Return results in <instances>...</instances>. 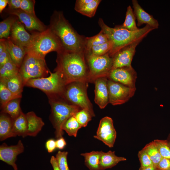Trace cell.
<instances>
[{"label":"cell","mask_w":170,"mask_h":170,"mask_svg":"<svg viewBox=\"0 0 170 170\" xmlns=\"http://www.w3.org/2000/svg\"><path fill=\"white\" fill-rule=\"evenodd\" d=\"M166 140L167 145L170 149V133L169 134Z\"/></svg>","instance_id":"681fc988"},{"label":"cell","mask_w":170,"mask_h":170,"mask_svg":"<svg viewBox=\"0 0 170 170\" xmlns=\"http://www.w3.org/2000/svg\"><path fill=\"white\" fill-rule=\"evenodd\" d=\"M10 34L11 40L18 46L26 48L31 43L32 34H30L26 31L21 22L18 19L12 25Z\"/></svg>","instance_id":"2e32d148"},{"label":"cell","mask_w":170,"mask_h":170,"mask_svg":"<svg viewBox=\"0 0 170 170\" xmlns=\"http://www.w3.org/2000/svg\"><path fill=\"white\" fill-rule=\"evenodd\" d=\"M46 147L48 152H52L56 148V141L52 139L48 140L46 142Z\"/></svg>","instance_id":"ee69618b"},{"label":"cell","mask_w":170,"mask_h":170,"mask_svg":"<svg viewBox=\"0 0 170 170\" xmlns=\"http://www.w3.org/2000/svg\"><path fill=\"white\" fill-rule=\"evenodd\" d=\"M21 98L13 99L1 107L2 112L8 115L13 120L16 118L22 111L20 106Z\"/></svg>","instance_id":"484cf974"},{"label":"cell","mask_w":170,"mask_h":170,"mask_svg":"<svg viewBox=\"0 0 170 170\" xmlns=\"http://www.w3.org/2000/svg\"><path fill=\"white\" fill-rule=\"evenodd\" d=\"M8 11L10 14L16 16L28 30L41 32L48 28L36 15L28 13L20 8L9 9Z\"/></svg>","instance_id":"4fadbf2b"},{"label":"cell","mask_w":170,"mask_h":170,"mask_svg":"<svg viewBox=\"0 0 170 170\" xmlns=\"http://www.w3.org/2000/svg\"><path fill=\"white\" fill-rule=\"evenodd\" d=\"M7 4H8V0H0V12L1 13Z\"/></svg>","instance_id":"7dc6e473"},{"label":"cell","mask_w":170,"mask_h":170,"mask_svg":"<svg viewBox=\"0 0 170 170\" xmlns=\"http://www.w3.org/2000/svg\"><path fill=\"white\" fill-rule=\"evenodd\" d=\"M156 167L157 170H170V159L162 157Z\"/></svg>","instance_id":"b9f144b4"},{"label":"cell","mask_w":170,"mask_h":170,"mask_svg":"<svg viewBox=\"0 0 170 170\" xmlns=\"http://www.w3.org/2000/svg\"><path fill=\"white\" fill-rule=\"evenodd\" d=\"M101 0H93L89 3L80 7L75 8V9L82 14L89 17L94 16L98 7Z\"/></svg>","instance_id":"1f68e13d"},{"label":"cell","mask_w":170,"mask_h":170,"mask_svg":"<svg viewBox=\"0 0 170 170\" xmlns=\"http://www.w3.org/2000/svg\"><path fill=\"white\" fill-rule=\"evenodd\" d=\"M136 18L131 7L129 6L127 8L125 21L121 26L124 28L131 31L138 30V28L135 21Z\"/></svg>","instance_id":"d6a6232c"},{"label":"cell","mask_w":170,"mask_h":170,"mask_svg":"<svg viewBox=\"0 0 170 170\" xmlns=\"http://www.w3.org/2000/svg\"><path fill=\"white\" fill-rule=\"evenodd\" d=\"M68 154L67 151H59L56 155L55 157L61 170H70L67 162Z\"/></svg>","instance_id":"74e56055"},{"label":"cell","mask_w":170,"mask_h":170,"mask_svg":"<svg viewBox=\"0 0 170 170\" xmlns=\"http://www.w3.org/2000/svg\"><path fill=\"white\" fill-rule=\"evenodd\" d=\"M22 97V95L14 94L9 90L4 83L0 81V101L1 108L9 101L16 98Z\"/></svg>","instance_id":"4dcf8cb0"},{"label":"cell","mask_w":170,"mask_h":170,"mask_svg":"<svg viewBox=\"0 0 170 170\" xmlns=\"http://www.w3.org/2000/svg\"><path fill=\"white\" fill-rule=\"evenodd\" d=\"M21 0H8L9 9H16L20 8Z\"/></svg>","instance_id":"7bdbcfd3"},{"label":"cell","mask_w":170,"mask_h":170,"mask_svg":"<svg viewBox=\"0 0 170 170\" xmlns=\"http://www.w3.org/2000/svg\"><path fill=\"white\" fill-rule=\"evenodd\" d=\"M112 43L110 41L102 44L92 46L87 49L89 54L100 56L108 53L112 48Z\"/></svg>","instance_id":"836d02e7"},{"label":"cell","mask_w":170,"mask_h":170,"mask_svg":"<svg viewBox=\"0 0 170 170\" xmlns=\"http://www.w3.org/2000/svg\"><path fill=\"white\" fill-rule=\"evenodd\" d=\"M142 40H139L122 48L113 57L112 69L132 66L131 64L136 48Z\"/></svg>","instance_id":"5bb4252c"},{"label":"cell","mask_w":170,"mask_h":170,"mask_svg":"<svg viewBox=\"0 0 170 170\" xmlns=\"http://www.w3.org/2000/svg\"><path fill=\"white\" fill-rule=\"evenodd\" d=\"M56 147L59 149H63L66 145V142L63 137L58 139L56 141Z\"/></svg>","instance_id":"f6af8a7d"},{"label":"cell","mask_w":170,"mask_h":170,"mask_svg":"<svg viewBox=\"0 0 170 170\" xmlns=\"http://www.w3.org/2000/svg\"><path fill=\"white\" fill-rule=\"evenodd\" d=\"M19 69L10 59L0 67V78L6 79L11 77L19 73Z\"/></svg>","instance_id":"4316f807"},{"label":"cell","mask_w":170,"mask_h":170,"mask_svg":"<svg viewBox=\"0 0 170 170\" xmlns=\"http://www.w3.org/2000/svg\"><path fill=\"white\" fill-rule=\"evenodd\" d=\"M11 59L7 49L5 39H0V67Z\"/></svg>","instance_id":"ab89813d"},{"label":"cell","mask_w":170,"mask_h":170,"mask_svg":"<svg viewBox=\"0 0 170 170\" xmlns=\"http://www.w3.org/2000/svg\"><path fill=\"white\" fill-rule=\"evenodd\" d=\"M138 155L140 164V168L147 167L154 165L150 157L143 149L139 151Z\"/></svg>","instance_id":"f35d334b"},{"label":"cell","mask_w":170,"mask_h":170,"mask_svg":"<svg viewBox=\"0 0 170 170\" xmlns=\"http://www.w3.org/2000/svg\"><path fill=\"white\" fill-rule=\"evenodd\" d=\"M18 19L16 16L14 15L8 17L0 22V39L3 38L8 39L9 37L12 25Z\"/></svg>","instance_id":"f1b7e54d"},{"label":"cell","mask_w":170,"mask_h":170,"mask_svg":"<svg viewBox=\"0 0 170 170\" xmlns=\"http://www.w3.org/2000/svg\"><path fill=\"white\" fill-rule=\"evenodd\" d=\"M24 150V146L20 140L15 145L8 146L3 143L0 146V160L11 166L14 170H18L15 163L17 157Z\"/></svg>","instance_id":"9a60e30c"},{"label":"cell","mask_w":170,"mask_h":170,"mask_svg":"<svg viewBox=\"0 0 170 170\" xmlns=\"http://www.w3.org/2000/svg\"><path fill=\"white\" fill-rule=\"evenodd\" d=\"M109 41L106 35L101 31L96 35L87 38L86 42V48L87 49L93 46L103 44Z\"/></svg>","instance_id":"e575fe53"},{"label":"cell","mask_w":170,"mask_h":170,"mask_svg":"<svg viewBox=\"0 0 170 170\" xmlns=\"http://www.w3.org/2000/svg\"><path fill=\"white\" fill-rule=\"evenodd\" d=\"M7 88L13 94L22 95L24 86L22 78L19 73L17 75L6 79H0Z\"/></svg>","instance_id":"cb8c5ba5"},{"label":"cell","mask_w":170,"mask_h":170,"mask_svg":"<svg viewBox=\"0 0 170 170\" xmlns=\"http://www.w3.org/2000/svg\"><path fill=\"white\" fill-rule=\"evenodd\" d=\"M14 120L8 115L1 112L0 115V140L3 141L13 137Z\"/></svg>","instance_id":"7402d4cb"},{"label":"cell","mask_w":170,"mask_h":170,"mask_svg":"<svg viewBox=\"0 0 170 170\" xmlns=\"http://www.w3.org/2000/svg\"><path fill=\"white\" fill-rule=\"evenodd\" d=\"M139 170H157L156 166L153 165L150 166L143 168H139Z\"/></svg>","instance_id":"c3c4849f"},{"label":"cell","mask_w":170,"mask_h":170,"mask_svg":"<svg viewBox=\"0 0 170 170\" xmlns=\"http://www.w3.org/2000/svg\"><path fill=\"white\" fill-rule=\"evenodd\" d=\"M89 82H94L99 78H108L113 64V58L108 53L100 56L89 54L88 57Z\"/></svg>","instance_id":"9c48e42d"},{"label":"cell","mask_w":170,"mask_h":170,"mask_svg":"<svg viewBox=\"0 0 170 170\" xmlns=\"http://www.w3.org/2000/svg\"><path fill=\"white\" fill-rule=\"evenodd\" d=\"M150 158L154 165L156 167L162 157L153 141L147 144L143 148Z\"/></svg>","instance_id":"83f0119b"},{"label":"cell","mask_w":170,"mask_h":170,"mask_svg":"<svg viewBox=\"0 0 170 170\" xmlns=\"http://www.w3.org/2000/svg\"><path fill=\"white\" fill-rule=\"evenodd\" d=\"M162 157L170 159V149L168 146L166 140H154Z\"/></svg>","instance_id":"8d00e7d4"},{"label":"cell","mask_w":170,"mask_h":170,"mask_svg":"<svg viewBox=\"0 0 170 170\" xmlns=\"http://www.w3.org/2000/svg\"><path fill=\"white\" fill-rule=\"evenodd\" d=\"M107 86L109 103L113 105L125 103L134 95L135 88H132L121 83L108 80Z\"/></svg>","instance_id":"30bf717a"},{"label":"cell","mask_w":170,"mask_h":170,"mask_svg":"<svg viewBox=\"0 0 170 170\" xmlns=\"http://www.w3.org/2000/svg\"><path fill=\"white\" fill-rule=\"evenodd\" d=\"M116 136V132L112 118L108 116L100 120L96 134L94 137L102 141L109 147H113Z\"/></svg>","instance_id":"8fae6325"},{"label":"cell","mask_w":170,"mask_h":170,"mask_svg":"<svg viewBox=\"0 0 170 170\" xmlns=\"http://www.w3.org/2000/svg\"><path fill=\"white\" fill-rule=\"evenodd\" d=\"M108 78L113 81L128 87L135 88L136 72L131 66H126L112 69Z\"/></svg>","instance_id":"7c38bea8"},{"label":"cell","mask_w":170,"mask_h":170,"mask_svg":"<svg viewBox=\"0 0 170 170\" xmlns=\"http://www.w3.org/2000/svg\"><path fill=\"white\" fill-rule=\"evenodd\" d=\"M5 42L11 61L20 68L26 54L25 48L15 44L9 37L5 39Z\"/></svg>","instance_id":"d6986e66"},{"label":"cell","mask_w":170,"mask_h":170,"mask_svg":"<svg viewBox=\"0 0 170 170\" xmlns=\"http://www.w3.org/2000/svg\"><path fill=\"white\" fill-rule=\"evenodd\" d=\"M74 116L82 127H86L93 117L88 111L82 109L76 112Z\"/></svg>","instance_id":"d590c367"},{"label":"cell","mask_w":170,"mask_h":170,"mask_svg":"<svg viewBox=\"0 0 170 170\" xmlns=\"http://www.w3.org/2000/svg\"><path fill=\"white\" fill-rule=\"evenodd\" d=\"M35 1L31 0H21L20 9L30 14L36 15L34 11Z\"/></svg>","instance_id":"60d3db41"},{"label":"cell","mask_w":170,"mask_h":170,"mask_svg":"<svg viewBox=\"0 0 170 170\" xmlns=\"http://www.w3.org/2000/svg\"><path fill=\"white\" fill-rule=\"evenodd\" d=\"M26 115L28 123L27 136H36L41 131L44 123L33 111L28 112Z\"/></svg>","instance_id":"ffe728a7"},{"label":"cell","mask_w":170,"mask_h":170,"mask_svg":"<svg viewBox=\"0 0 170 170\" xmlns=\"http://www.w3.org/2000/svg\"><path fill=\"white\" fill-rule=\"evenodd\" d=\"M49 101L51 107V120L55 129V137L59 139L63 134L62 127L65 122L82 109L59 97L49 98Z\"/></svg>","instance_id":"5b68a950"},{"label":"cell","mask_w":170,"mask_h":170,"mask_svg":"<svg viewBox=\"0 0 170 170\" xmlns=\"http://www.w3.org/2000/svg\"><path fill=\"white\" fill-rule=\"evenodd\" d=\"M126 158L118 156L115 154L114 151L109 150L106 152L101 151L100 166L101 170L111 168L119 162L126 160Z\"/></svg>","instance_id":"44dd1931"},{"label":"cell","mask_w":170,"mask_h":170,"mask_svg":"<svg viewBox=\"0 0 170 170\" xmlns=\"http://www.w3.org/2000/svg\"><path fill=\"white\" fill-rule=\"evenodd\" d=\"M81 155L84 157L85 164L90 170H101L99 164L101 151H93Z\"/></svg>","instance_id":"d4e9b609"},{"label":"cell","mask_w":170,"mask_h":170,"mask_svg":"<svg viewBox=\"0 0 170 170\" xmlns=\"http://www.w3.org/2000/svg\"><path fill=\"white\" fill-rule=\"evenodd\" d=\"M48 28L60 41L63 50L82 52L83 42L62 12L55 11L51 16Z\"/></svg>","instance_id":"3957f363"},{"label":"cell","mask_w":170,"mask_h":170,"mask_svg":"<svg viewBox=\"0 0 170 170\" xmlns=\"http://www.w3.org/2000/svg\"><path fill=\"white\" fill-rule=\"evenodd\" d=\"M98 23L101 31L112 43V48L108 53L112 57L124 47L138 40H142L155 29L148 25L135 31L127 30L121 25L111 28L106 25L101 19H99Z\"/></svg>","instance_id":"7a4b0ae2"},{"label":"cell","mask_w":170,"mask_h":170,"mask_svg":"<svg viewBox=\"0 0 170 170\" xmlns=\"http://www.w3.org/2000/svg\"><path fill=\"white\" fill-rule=\"evenodd\" d=\"M58 71L66 85L75 82H89V71L82 52L62 50L57 53Z\"/></svg>","instance_id":"6da1fadb"},{"label":"cell","mask_w":170,"mask_h":170,"mask_svg":"<svg viewBox=\"0 0 170 170\" xmlns=\"http://www.w3.org/2000/svg\"><path fill=\"white\" fill-rule=\"evenodd\" d=\"M48 77L31 79L25 86L38 88L45 93L49 99L62 97L66 86L57 71L50 72Z\"/></svg>","instance_id":"8992f818"},{"label":"cell","mask_w":170,"mask_h":170,"mask_svg":"<svg viewBox=\"0 0 170 170\" xmlns=\"http://www.w3.org/2000/svg\"><path fill=\"white\" fill-rule=\"evenodd\" d=\"M50 72L45 60L27 54L19 69L24 86L30 79L46 77Z\"/></svg>","instance_id":"ba28073f"},{"label":"cell","mask_w":170,"mask_h":170,"mask_svg":"<svg viewBox=\"0 0 170 170\" xmlns=\"http://www.w3.org/2000/svg\"><path fill=\"white\" fill-rule=\"evenodd\" d=\"M87 82H75L67 84L61 98L69 104L88 111L92 117L95 116L93 105L87 93Z\"/></svg>","instance_id":"52a82bcc"},{"label":"cell","mask_w":170,"mask_h":170,"mask_svg":"<svg viewBox=\"0 0 170 170\" xmlns=\"http://www.w3.org/2000/svg\"><path fill=\"white\" fill-rule=\"evenodd\" d=\"M50 162L54 170H61L58 165L55 157L54 156L51 157L50 160Z\"/></svg>","instance_id":"bcb514c9"},{"label":"cell","mask_w":170,"mask_h":170,"mask_svg":"<svg viewBox=\"0 0 170 170\" xmlns=\"http://www.w3.org/2000/svg\"><path fill=\"white\" fill-rule=\"evenodd\" d=\"M107 77H102L96 79L95 84V103L101 109L104 108L109 103L107 86Z\"/></svg>","instance_id":"e0dca14e"},{"label":"cell","mask_w":170,"mask_h":170,"mask_svg":"<svg viewBox=\"0 0 170 170\" xmlns=\"http://www.w3.org/2000/svg\"><path fill=\"white\" fill-rule=\"evenodd\" d=\"M134 10L133 11L136 19L137 20L139 26L144 24L148 25L154 29L158 28L159 24L158 21L153 16L147 13L139 5L136 0H132Z\"/></svg>","instance_id":"ac0fdd59"},{"label":"cell","mask_w":170,"mask_h":170,"mask_svg":"<svg viewBox=\"0 0 170 170\" xmlns=\"http://www.w3.org/2000/svg\"><path fill=\"white\" fill-rule=\"evenodd\" d=\"M27 130L28 123L26 115L21 111L19 116L14 120L13 137L18 136L24 138L27 136Z\"/></svg>","instance_id":"603a6c76"},{"label":"cell","mask_w":170,"mask_h":170,"mask_svg":"<svg viewBox=\"0 0 170 170\" xmlns=\"http://www.w3.org/2000/svg\"><path fill=\"white\" fill-rule=\"evenodd\" d=\"M81 128L74 115L65 122L62 127V129L65 130L69 136L76 137L78 131Z\"/></svg>","instance_id":"f546056e"},{"label":"cell","mask_w":170,"mask_h":170,"mask_svg":"<svg viewBox=\"0 0 170 170\" xmlns=\"http://www.w3.org/2000/svg\"><path fill=\"white\" fill-rule=\"evenodd\" d=\"M32 35L31 43L25 48L26 54L45 60L49 52L63 50L60 41L48 27L42 32H34Z\"/></svg>","instance_id":"277c9868"}]
</instances>
